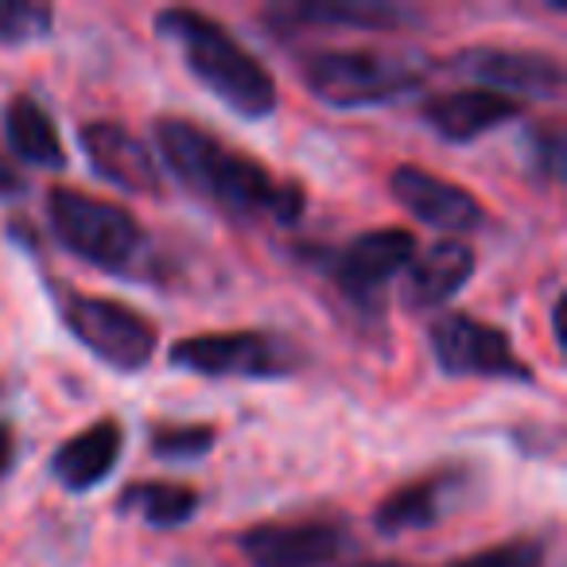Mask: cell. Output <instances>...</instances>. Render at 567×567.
<instances>
[{"mask_svg": "<svg viewBox=\"0 0 567 567\" xmlns=\"http://www.w3.org/2000/svg\"><path fill=\"white\" fill-rule=\"evenodd\" d=\"M156 144L164 164L187 183L195 195L214 203L234 218L272 214L276 221H296L303 210V190L296 183L272 179L265 164L221 144L214 133L187 117L156 121Z\"/></svg>", "mask_w": 567, "mask_h": 567, "instance_id": "obj_1", "label": "cell"}, {"mask_svg": "<svg viewBox=\"0 0 567 567\" xmlns=\"http://www.w3.org/2000/svg\"><path fill=\"white\" fill-rule=\"evenodd\" d=\"M156 32L159 40L175 43L187 71L234 113L252 121L276 113V102H280L276 79L218 20H210L206 12L195 9H164L156 17Z\"/></svg>", "mask_w": 567, "mask_h": 567, "instance_id": "obj_2", "label": "cell"}, {"mask_svg": "<svg viewBox=\"0 0 567 567\" xmlns=\"http://www.w3.org/2000/svg\"><path fill=\"white\" fill-rule=\"evenodd\" d=\"M435 63L424 51L331 48L303 63V86L334 110H370L412 94L427 82Z\"/></svg>", "mask_w": 567, "mask_h": 567, "instance_id": "obj_3", "label": "cell"}, {"mask_svg": "<svg viewBox=\"0 0 567 567\" xmlns=\"http://www.w3.org/2000/svg\"><path fill=\"white\" fill-rule=\"evenodd\" d=\"M48 218L63 249L102 272H133L144 252V229L125 206L105 203L86 190L55 187L48 195Z\"/></svg>", "mask_w": 567, "mask_h": 567, "instance_id": "obj_4", "label": "cell"}, {"mask_svg": "<svg viewBox=\"0 0 567 567\" xmlns=\"http://www.w3.org/2000/svg\"><path fill=\"white\" fill-rule=\"evenodd\" d=\"M167 362L198 378H241V381H276L292 378L303 354L296 342L268 331H210L179 339L167 350Z\"/></svg>", "mask_w": 567, "mask_h": 567, "instance_id": "obj_5", "label": "cell"}, {"mask_svg": "<svg viewBox=\"0 0 567 567\" xmlns=\"http://www.w3.org/2000/svg\"><path fill=\"white\" fill-rule=\"evenodd\" d=\"M63 308V323L71 334L110 370L117 373H141L144 365L156 358L159 334L156 323L144 319L136 308L121 300H105V296L86 292H63L59 296Z\"/></svg>", "mask_w": 567, "mask_h": 567, "instance_id": "obj_6", "label": "cell"}, {"mask_svg": "<svg viewBox=\"0 0 567 567\" xmlns=\"http://www.w3.org/2000/svg\"><path fill=\"white\" fill-rule=\"evenodd\" d=\"M432 354L443 373L451 378H497V381H533L528 365L513 354V342L505 331L482 323L474 316H440L427 331Z\"/></svg>", "mask_w": 567, "mask_h": 567, "instance_id": "obj_7", "label": "cell"}, {"mask_svg": "<svg viewBox=\"0 0 567 567\" xmlns=\"http://www.w3.org/2000/svg\"><path fill=\"white\" fill-rule=\"evenodd\" d=\"M447 66L463 79H474L478 90L502 97H556L564 90V71L551 55L525 48H497V43H478L463 48L447 59Z\"/></svg>", "mask_w": 567, "mask_h": 567, "instance_id": "obj_8", "label": "cell"}, {"mask_svg": "<svg viewBox=\"0 0 567 567\" xmlns=\"http://www.w3.org/2000/svg\"><path fill=\"white\" fill-rule=\"evenodd\" d=\"M416 257V237L412 229L401 226H381L358 234L350 245H342L339 257L331 260V280L339 284V292L347 300L373 308L385 292V284L401 276Z\"/></svg>", "mask_w": 567, "mask_h": 567, "instance_id": "obj_9", "label": "cell"}, {"mask_svg": "<svg viewBox=\"0 0 567 567\" xmlns=\"http://www.w3.org/2000/svg\"><path fill=\"white\" fill-rule=\"evenodd\" d=\"M237 544L252 567H327L339 559L347 536L339 525L316 517L288 525H252Z\"/></svg>", "mask_w": 567, "mask_h": 567, "instance_id": "obj_10", "label": "cell"}, {"mask_svg": "<svg viewBox=\"0 0 567 567\" xmlns=\"http://www.w3.org/2000/svg\"><path fill=\"white\" fill-rule=\"evenodd\" d=\"M389 190L412 218H420L424 226L447 229V234H471V229H478L486 221V210H482V203L471 190L443 179V175L424 172L416 164L396 167L393 179H389Z\"/></svg>", "mask_w": 567, "mask_h": 567, "instance_id": "obj_11", "label": "cell"}, {"mask_svg": "<svg viewBox=\"0 0 567 567\" xmlns=\"http://www.w3.org/2000/svg\"><path fill=\"white\" fill-rule=\"evenodd\" d=\"M79 144L86 152L90 167L105 183L128 190V195H156L159 190L156 152L144 141H136L128 128L113 125V121H86L79 133Z\"/></svg>", "mask_w": 567, "mask_h": 567, "instance_id": "obj_12", "label": "cell"}, {"mask_svg": "<svg viewBox=\"0 0 567 567\" xmlns=\"http://www.w3.org/2000/svg\"><path fill=\"white\" fill-rule=\"evenodd\" d=\"M420 117L432 128L440 141L447 144H471L478 136L502 128L505 121L520 117V102L502 94H489V90L466 86V90H451V94H435L420 105Z\"/></svg>", "mask_w": 567, "mask_h": 567, "instance_id": "obj_13", "label": "cell"}, {"mask_svg": "<svg viewBox=\"0 0 567 567\" xmlns=\"http://www.w3.org/2000/svg\"><path fill=\"white\" fill-rule=\"evenodd\" d=\"M265 20L276 32L288 28H365V32H393V28H409L420 20L416 9L404 4H389V0H308V4H280L268 9Z\"/></svg>", "mask_w": 567, "mask_h": 567, "instance_id": "obj_14", "label": "cell"}, {"mask_svg": "<svg viewBox=\"0 0 567 567\" xmlns=\"http://www.w3.org/2000/svg\"><path fill=\"white\" fill-rule=\"evenodd\" d=\"M466 486L463 471H435L424 478L409 482V486L393 489L385 502L373 509V528L385 536H401V533H424L432 528L443 513L451 509L458 494Z\"/></svg>", "mask_w": 567, "mask_h": 567, "instance_id": "obj_15", "label": "cell"}, {"mask_svg": "<svg viewBox=\"0 0 567 567\" xmlns=\"http://www.w3.org/2000/svg\"><path fill=\"white\" fill-rule=\"evenodd\" d=\"M121 451H125V427H121V420L105 416L97 424H90L86 432H79L74 440H66L51 455V474L71 494H90L117 471Z\"/></svg>", "mask_w": 567, "mask_h": 567, "instance_id": "obj_16", "label": "cell"}, {"mask_svg": "<svg viewBox=\"0 0 567 567\" xmlns=\"http://www.w3.org/2000/svg\"><path fill=\"white\" fill-rule=\"evenodd\" d=\"M474 268H478V257L466 241H435L404 268V303L412 311L443 308L463 292Z\"/></svg>", "mask_w": 567, "mask_h": 567, "instance_id": "obj_17", "label": "cell"}, {"mask_svg": "<svg viewBox=\"0 0 567 567\" xmlns=\"http://www.w3.org/2000/svg\"><path fill=\"white\" fill-rule=\"evenodd\" d=\"M4 136H9V148L20 159H28V164L51 167V172H59L66 164L63 136H59L51 113L32 94H17L9 102V110H4Z\"/></svg>", "mask_w": 567, "mask_h": 567, "instance_id": "obj_18", "label": "cell"}, {"mask_svg": "<svg viewBox=\"0 0 567 567\" xmlns=\"http://www.w3.org/2000/svg\"><path fill=\"white\" fill-rule=\"evenodd\" d=\"M121 513H136L152 528H179L198 513V494L179 482H133L117 502Z\"/></svg>", "mask_w": 567, "mask_h": 567, "instance_id": "obj_19", "label": "cell"}, {"mask_svg": "<svg viewBox=\"0 0 567 567\" xmlns=\"http://www.w3.org/2000/svg\"><path fill=\"white\" fill-rule=\"evenodd\" d=\"M55 24V9L51 4H35V0H0V43L20 48V43L43 40Z\"/></svg>", "mask_w": 567, "mask_h": 567, "instance_id": "obj_20", "label": "cell"}, {"mask_svg": "<svg viewBox=\"0 0 567 567\" xmlns=\"http://www.w3.org/2000/svg\"><path fill=\"white\" fill-rule=\"evenodd\" d=\"M214 432L210 424H179V427H156L152 435V455L164 458V463H195V458L210 455Z\"/></svg>", "mask_w": 567, "mask_h": 567, "instance_id": "obj_21", "label": "cell"}, {"mask_svg": "<svg viewBox=\"0 0 567 567\" xmlns=\"http://www.w3.org/2000/svg\"><path fill=\"white\" fill-rule=\"evenodd\" d=\"M564 133L556 125H540L528 133L525 141V159L533 167L536 179L544 183H559L564 179Z\"/></svg>", "mask_w": 567, "mask_h": 567, "instance_id": "obj_22", "label": "cell"}, {"mask_svg": "<svg viewBox=\"0 0 567 567\" xmlns=\"http://www.w3.org/2000/svg\"><path fill=\"white\" fill-rule=\"evenodd\" d=\"M447 567H544V544L540 540H505L494 548H482L474 556H463Z\"/></svg>", "mask_w": 567, "mask_h": 567, "instance_id": "obj_23", "label": "cell"}, {"mask_svg": "<svg viewBox=\"0 0 567 567\" xmlns=\"http://www.w3.org/2000/svg\"><path fill=\"white\" fill-rule=\"evenodd\" d=\"M24 195V175L12 167V159L0 152V198H17Z\"/></svg>", "mask_w": 567, "mask_h": 567, "instance_id": "obj_24", "label": "cell"}, {"mask_svg": "<svg viewBox=\"0 0 567 567\" xmlns=\"http://www.w3.org/2000/svg\"><path fill=\"white\" fill-rule=\"evenodd\" d=\"M12 458H17V435H12L9 424H0V478L9 474Z\"/></svg>", "mask_w": 567, "mask_h": 567, "instance_id": "obj_25", "label": "cell"}, {"mask_svg": "<svg viewBox=\"0 0 567 567\" xmlns=\"http://www.w3.org/2000/svg\"><path fill=\"white\" fill-rule=\"evenodd\" d=\"M350 567H409V564H396V559H370V564H350Z\"/></svg>", "mask_w": 567, "mask_h": 567, "instance_id": "obj_26", "label": "cell"}]
</instances>
